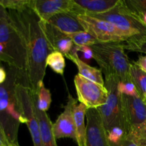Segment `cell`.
Listing matches in <instances>:
<instances>
[{"instance_id": "7", "label": "cell", "mask_w": 146, "mask_h": 146, "mask_svg": "<svg viewBox=\"0 0 146 146\" xmlns=\"http://www.w3.org/2000/svg\"><path fill=\"white\" fill-rule=\"evenodd\" d=\"M16 92L24 123L27 124L29 130L34 146H42L39 124L34 110L33 92L28 86L27 81H23L17 84Z\"/></svg>"}, {"instance_id": "21", "label": "cell", "mask_w": 146, "mask_h": 146, "mask_svg": "<svg viewBox=\"0 0 146 146\" xmlns=\"http://www.w3.org/2000/svg\"><path fill=\"white\" fill-rule=\"evenodd\" d=\"M46 66H48L56 74L63 75L66 66L64 54L58 51H52L47 57Z\"/></svg>"}, {"instance_id": "30", "label": "cell", "mask_w": 146, "mask_h": 146, "mask_svg": "<svg viewBox=\"0 0 146 146\" xmlns=\"http://www.w3.org/2000/svg\"><path fill=\"white\" fill-rule=\"evenodd\" d=\"M76 50L78 51H81L84 54V57L87 60H89L93 58V53L91 51V48L89 46H82V47H77L75 46Z\"/></svg>"}, {"instance_id": "31", "label": "cell", "mask_w": 146, "mask_h": 146, "mask_svg": "<svg viewBox=\"0 0 146 146\" xmlns=\"http://www.w3.org/2000/svg\"><path fill=\"white\" fill-rule=\"evenodd\" d=\"M133 63L146 72V55L140 56L138 59L136 61H133Z\"/></svg>"}, {"instance_id": "15", "label": "cell", "mask_w": 146, "mask_h": 146, "mask_svg": "<svg viewBox=\"0 0 146 146\" xmlns=\"http://www.w3.org/2000/svg\"><path fill=\"white\" fill-rule=\"evenodd\" d=\"M44 29L53 51L61 52L65 57L71 54L74 48V44L67 34L61 32L49 23L44 21Z\"/></svg>"}, {"instance_id": "35", "label": "cell", "mask_w": 146, "mask_h": 146, "mask_svg": "<svg viewBox=\"0 0 146 146\" xmlns=\"http://www.w3.org/2000/svg\"><path fill=\"white\" fill-rule=\"evenodd\" d=\"M7 12H8V10L4 8L1 5H0V20L4 16H5L7 14Z\"/></svg>"}, {"instance_id": "27", "label": "cell", "mask_w": 146, "mask_h": 146, "mask_svg": "<svg viewBox=\"0 0 146 146\" xmlns=\"http://www.w3.org/2000/svg\"><path fill=\"white\" fill-rule=\"evenodd\" d=\"M32 0H0V5L7 10L21 11L31 7Z\"/></svg>"}, {"instance_id": "29", "label": "cell", "mask_w": 146, "mask_h": 146, "mask_svg": "<svg viewBox=\"0 0 146 146\" xmlns=\"http://www.w3.org/2000/svg\"><path fill=\"white\" fill-rule=\"evenodd\" d=\"M118 91H120L121 94H124V95L134 97H140L136 87L135 86L133 82H119V84H118Z\"/></svg>"}, {"instance_id": "14", "label": "cell", "mask_w": 146, "mask_h": 146, "mask_svg": "<svg viewBox=\"0 0 146 146\" xmlns=\"http://www.w3.org/2000/svg\"><path fill=\"white\" fill-rule=\"evenodd\" d=\"M120 0H74L72 12L75 14L96 15L104 14L115 8Z\"/></svg>"}, {"instance_id": "10", "label": "cell", "mask_w": 146, "mask_h": 146, "mask_svg": "<svg viewBox=\"0 0 146 146\" xmlns=\"http://www.w3.org/2000/svg\"><path fill=\"white\" fill-rule=\"evenodd\" d=\"M86 118V146H111L97 108H88Z\"/></svg>"}, {"instance_id": "19", "label": "cell", "mask_w": 146, "mask_h": 146, "mask_svg": "<svg viewBox=\"0 0 146 146\" xmlns=\"http://www.w3.org/2000/svg\"><path fill=\"white\" fill-rule=\"evenodd\" d=\"M87 110L88 108L83 104H76L74 106V117L78 146H86V124H85V118Z\"/></svg>"}, {"instance_id": "20", "label": "cell", "mask_w": 146, "mask_h": 146, "mask_svg": "<svg viewBox=\"0 0 146 146\" xmlns=\"http://www.w3.org/2000/svg\"><path fill=\"white\" fill-rule=\"evenodd\" d=\"M131 81L136 87L141 99L146 104V72L131 63L130 68Z\"/></svg>"}, {"instance_id": "2", "label": "cell", "mask_w": 146, "mask_h": 146, "mask_svg": "<svg viewBox=\"0 0 146 146\" xmlns=\"http://www.w3.org/2000/svg\"><path fill=\"white\" fill-rule=\"evenodd\" d=\"M7 73V80L4 84H0V125L10 144H15L18 143L20 124L24 123L16 88L19 83L27 81V78L24 71L9 66Z\"/></svg>"}, {"instance_id": "22", "label": "cell", "mask_w": 146, "mask_h": 146, "mask_svg": "<svg viewBox=\"0 0 146 146\" xmlns=\"http://www.w3.org/2000/svg\"><path fill=\"white\" fill-rule=\"evenodd\" d=\"M36 102L38 109L43 112H46L51 105V92L48 88H46L44 83L40 85L38 92L36 94Z\"/></svg>"}, {"instance_id": "11", "label": "cell", "mask_w": 146, "mask_h": 146, "mask_svg": "<svg viewBox=\"0 0 146 146\" xmlns=\"http://www.w3.org/2000/svg\"><path fill=\"white\" fill-rule=\"evenodd\" d=\"M77 104V100L71 95L64 106V110L56 121L53 123V133L56 139L68 138L76 142L75 121L74 117V106Z\"/></svg>"}, {"instance_id": "36", "label": "cell", "mask_w": 146, "mask_h": 146, "mask_svg": "<svg viewBox=\"0 0 146 146\" xmlns=\"http://www.w3.org/2000/svg\"><path fill=\"white\" fill-rule=\"evenodd\" d=\"M142 21H143V24H145V25H146V12H145V14H144L143 17Z\"/></svg>"}, {"instance_id": "13", "label": "cell", "mask_w": 146, "mask_h": 146, "mask_svg": "<svg viewBox=\"0 0 146 146\" xmlns=\"http://www.w3.org/2000/svg\"><path fill=\"white\" fill-rule=\"evenodd\" d=\"M74 7V0H32L31 8L43 21L47 22L56 14L72 12Z\"/></svg>"}, {"instance_id": "16", "label": "cell", "mask_w": 146, "mask_h": 146, "mask_svg": "<svg viewBox=\"0 0 146 146\" xmlns=\"http://www.w3.org/2000/svg\"><path fill=\"white\" fill-rule=\"evenodd\" d=\"M47 22L67 35L85 31L77 19L76 16L71 12L56 14L51 17Z\"/></svg>"}, {"instance_id": "34", "label": "cell", "mask_w": 146, "mask_h": 146, "mask_svg": "<svg viewBox=\"0 0 146 146\" xmlns=\"http://www.w3.org/2000/svg\"><path fill=\"white\" fill-rule=\"evenodd\" d=\"M7 78V71L0 66V84H4Z\"/></svg>"}, {"instance_id": "28", "label": "cell", "mask_w": 146, "mask_h": 146, "mask_svg": "<svg viewBox=\"0 0 146 146\" xmlns=\"http://www.w3.org/2000/svg\"><path fill=\"white\" fill-rule=\"evenodd\" d=\"M127 133L121 128H113L111 131L107 132V136H108V141L111 146L116 145L120 142L121 140L127 136Z\"/></svg>"}, {"instance_id": "18", "label": "cell", "mask_w": 146, "mask_h": 146, "mask_svg": "<svg viewBox=\"0 0 146 146\" xmlns=\"http://www.w3.org/2000/svg\"><path fill=\"white\" fill-rule=\"evenodd\" d=\"M33 97H34V110L39 124L40 135H41L42 146H57L56 141V139L53 133V123H51L48 115H47L46 112H43L38 109L36 102V94L34 93H33Z\"/></svg>"}, {"instance_id": "4", "label": "cell", "mask_w": 146, "mask_h": 146, "mask_svg": "<svg viewBox=\"0 0 146 146\" xmlns=\"http://www.w3.org/2000/svg\"><path fill=\"white\" fill-rule=\"evenodd\" d=\"M105 78V86L108 92V98L104 105L97 108L104 128L106 133L113 128H121L128 134L129 128L124 116L121 101L122 94L118 91L120 81L115 77Z\"/></svg>"}, {"instance_id": "24", "label": "cell", "mask_w": 146, "mask_h": 146, "mask_svg": "<svg viewBox=\"0 0 146 146\" xmlns=\"http://www.w3.org/2000/svg\"><path fill=\"white\" fill-rule=\"evenodd\" d=\"M68 36L72 40L74 45L77 47L90 46L98 42L91 34L86 31L69 34Z\"/></svg>"}, {"instance_id": "6", "label": "cell", "mask_w": 146, "mask_h": 146, "mask_svg": "<svg viewBox=\"0 0 146 146\" xmlns=\"http://www.w3.org/2000/svg\"><path fill=\"white\" fill-rule=\"evenodd\" d=\"M0 44L11 58L13 67L25 72V48L19 34L11 22L9 12L0 20Z\"/></svg>"}, {"instance_id": "9", "label": "cell", "mask_w": 146, "mask_h": 146, "mask_svg": "<svg viewBox=\"0 0 146 146\" xmlns=\"http://www.w3.org/2000/svg\"><path fill=\"white\" fill-rule=\"evenodd\" d=\"M78 101L88 108H98L106 103L108 92L105 86L89 81L79 74L74 77Z\"/></svg>"}, {"instance_id": "32", "label": "cell", "mask_w": 146, "mask_h": 146, "mask_svg": "<svg viewBox=\"0 0 146 146\" xmlns=\"http://www.w3.org/2000/svg\"><path fill=\"white\" fill-rule=\"evenodd\" d=\"M10 143L2 127L0 125V146H9Z\"/></svg>"}, {"instance_id": "5", "label": "cell", "mask_w": 146, "mask_h": 146, "mask_svg": "<svg viewBox=\"0 0 146 146\" xmlns=\"http://www.w3.org/2000/svg\"><path fill=\"white\" fill-rule=\"evenodd\" d=\"M88 16L111 23L121 30L128 39L146 36V25L128 11L123 0H120L118 5L109 11Z\"/></svg>"}, {"instance_id": "25", "label": "cell", "mask_w": 146, "mask_h": 146, "mask_svg": "<svg viewBox=\"0 0 146 146\" xmlns=\"http://www.w3.org/2000/svg\"><path fill=\"white\" fill-rule=\"evenodd\" d=\"M123 46L128 51L146 54V36L129 38L123 42Z\"/></svg>"}, {"instance_id": "12", "label": "cell", "mask_w": 146, "mask_h": 146, "mask_svg": "<svg viewBox=\"0 0 146 146\" xmlns=\"http://www.w3.org/2000/svg\"><path fill=\"white\" fill-rule=\"evenodd\" d=\"M124 116L129 131L146 121V104L140 97L121 95Z\"/></svg>"}, {"instance_id": "3", "label": "cell", "mask_w": 146, "mask_h": 146, "mask_svg": "<svg viewBox=\"0 0 146 146\" xmlns=\"http://www.w3.org/2000/svg\"><path fill=\"white\" fill-rule=\"evenodd\" d=\"M93 58L107 77H115L120 82H132L130 76L131 62L125 53L123 43L97 42L90 46Z\"/></svg>"}, {"instance_id": "23", "label": "cell", "mask_w": 146, "mask_h": 146, "mask_svg": "<svg viewBox=\"0 0 146 146\" xmlns=\"http://www.w3.org/2000/svg\"><path fill=\"white\" fill-rule=\"evenodd\" d=\"M123 1L128 11L142 21L146 12V0H123Z\"/></svg>"}, {"instance_id": "17", "label": "cell", "mask_w": 146, "mask_h": 146, "mask_svg": "<svg viewBox=\"0 0 146 146\" xmlns=\"http://www.w3.org/2000/svg\"><path fill=\"white\" fill-rule=\"evenodd\" d=\"M66 57L73 61L74 64L76 66L78 71V74L89 81L96 83L101 86H105V81L103 78L102 72L101 70L91 66L82 61L78 56V52L75 48V45L71 54L67 55Z\"/></svg>"}, {"instance_id": "8", "label": "cell", "mask_w": 146, "mask_h": 146, "mask_svg": "<svg viewBox=\"0 0 146 146\" xmlns=\"http://www.w3.org/2000/svg\"><path fill=\"white\" fill-rule=\"evenodd\" d=\"M75 15L84 30L91 34L98 42L123 43L128 39L121 30L108 21L85 14Z\"/></svg>"}, {"instance_id": "33", "label": "cell", "mask_w": 146, "mask_h": 146, "mask_svg": "<svg viewBox=\"0 0 146 146\" xmlns=\"http://www.w3.org/2000/svg\"><path fill=\"white\" fill-rule=\"evenodd\" d=\"M113 146H138L135 143H134L133 141H131V139L128 138L127 137L124 138L123 139L121 140L118 143H117L116 145H114Z\"/></svg>"}, {"instance_id": "1", "label": "cell", "mask_w": 146, "mask_h": 146, "mask_svg": "<svg viewBox=\"0 0 146 146\" xmlns=\"http://www.w3.org/2000/svg\"><path fill=\"white\" fill-rule=\"evenodd\" d=\"M8 12L25 48L27 84L36 94L40 85L44 83L46 58L54 51L44 32V21L31 7L21 11L8 10Z\"/></svg>"}, {"instance_id": "37", "label": "cell", "mask_w": 146, "mask_h": 146, "mask_svg": "<svg viewBox=\"0 0 146 146\" xmlns=\"http://www.w3.org/2000/svg\"><path fill=\"white\" fill-rule=\"evenodd\" d=\"M9 146H20L19 145V143H15V144H10Z\"/></svg>"}, {"instance_id": "26", "label": "cell", "mask_w": 146, "mask_h": 146, "mask_svg": "<svg viewBox=\"0 0 146 146\" xmlns=\"http://www.w3.org/2000/svg\"><path fill=\"white\" fill-rule=\"evenodd\" d=\"M126 137L138 146H146V121L139 126L131 129Z\"/></svg>"}]
</instances>
